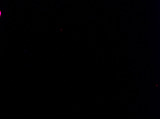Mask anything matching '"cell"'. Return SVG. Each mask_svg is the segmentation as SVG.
<instances>
[{
    "label": "cell",
    "instance_id": "obj_1",
    "mask_svg": "<svg viewBox=\"0 0 160 119\" xmlns=\"http://www.w3.org/2000/svg\"><path fill=\"white\" fill-rule=\"evenodd\" d=\"M1 11H0V17H1Z\"/></svg>",
    "mask_w": 160,
    "mask_h": 119
}]
</instances>
